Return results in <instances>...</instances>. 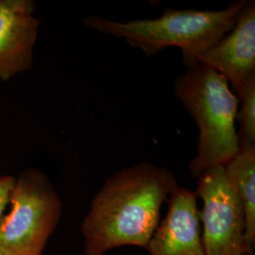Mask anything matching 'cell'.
Returning a JSON list of instances; mask_svg holds the SVG:
<instances>
[{"mask_svg": "<svg viewBox=\"0 0 255 255\" xmlns=\"http://www.w3.org/2000/svg\"><path fill=\"white\" fill-rule=\"evenodd\" d=\"M197 179L205 255H254L247 243L245 209L224 166L213 167Z\"/></svg>", "mask_w": 255, "mask_h": 255, "instance_id": "obj_5", "label": "cell"}, {"mask_svg": "<svg viewBox=\"0 0 255 255\" xmlns=\"http://www.w3.org/2000/svg\"><path fill=\"white\" fill-rule=\"evenodd\" d=\"M0 255H2V254H0Z\"/></svg>", "mask_w": 255, "mask_h": 255, "instance_id": "obj_12", "label": "cell"}, {"mask_svg": "<svg viewBox=\"0 0 255 255\" xmlns=\"http://www.w3.org/2000/svg\"><path fill=\"white\" fill-rule=\"evenodd\" d=\"M168 210L150 238V255H205L196 193L176 186L166 200Z\"/></svg>", "mask_w": 255, "mask_h": 255, "instance_id": "obj_7", "label": "cell"}, {"mask_svg": "<svg viewBox=\"0 0 255 255\" xmlns=\"http://www.w3.org/2000/svg\"><path fill=\"white\" fill-rule=\"evenodd\" d=\"M221 75L235 94L255 77V2L247 1L233 28L198 58Z\"/></svg>", "mask_w": 255, "mask_h": 255, "instance_id": "obj_6", "label": "cell"}, {"mask_svg": "<svg viewBox=\"0 0 255 255\" xmlns=\"http://www.w3.org/2000/svg\"><path fill=\"white\" fill-rule=\"evenodd\" d=\"M246 2L238 0L220 10L167 8L160 17L127 22L91 15L84 18L83 24L103 34L125 39L148 57L176 46L182 51L183 64L189 67L233 28Z\"/></svg>", "mask_w": 255, "mask_h": 255, "instance_id": "obj_2", "label": "cell"}, {"mask_svg": "<svg viewBox=\"0 0 255 255\" xmlns=\"http://www.w3.org/2000/svg\"><path fill=\"white\" fill-rule=\"evenodd\" d=\"M15 182V178L10 175H0V220L8 206L10 192Z\"/></svg>", "mask_w": 255, "mask_h": 255, "instance_id": "obj_11", "label": "cell"}, {"mask_svg": "<svg viewBox=\"0 0 255 255\" xmlns=\"http://www.w3.org/2000/svg\"><path fill=\"white\" fill-rule=\"evenodd\" d=\"M237 189L246 214V240L254 252L255 245V145L240 146L238 152L223 165Z\"/></svg>", "mask_w": 255, "mask_h": 255, "instance_id": "obj_9", "label": "cell"}, {"mask_svg": "<svg viewBox=\"0 0 255 255\" xmlns=\"http://www.w3.org/2000/svg\"><path fill=\"white\" fill-rule=\"evenodd\" d=\"M32 0H0V80L31 69L40 21Z\"/></svg>", "mask_w": 255, "mask_h": 255, "instance_id": "obj_8", "label": "cell"}, {"mask_svg": "<svg viewBox=\"0 0 255 255\" xmlns=\"http://www.w3.org/2000/svg\"><path fill=\"white\" fill-rule=\"evenodd\" d=\"M178 185L170 170L148 162L112 175L82 221L83 255H104L119 247L146 249L164 201Z\"/></svg>", "mask_w": 255, "mask_h": 255, "instance_id": "obj_1", "label": "cell"}, {"mask_svg": "<svg viewBox=\"0 0 255 255\" xmlns=\"http://www.w3.org/2000/svg\"><path fill=\"white\" fill-rule=\"evenodd\" d=\"M239 105L237 122V136L240 146L255 145V77L250 79L236 93Z\"/></svg>", "mask_w": 255, "mask_h": 255, "instance_id": "obj_10", "label": "cell"}, {"mask_svg": "<svg viewBox=\"0 0 255 255\" xmlns=\"http://www.w3.org/2000/svg\"><path fill=\"white\" fill-rule=\"evenodd\" d=\"M173 89L199 129L197 154L188 165L197 179L211 168L228 163L238 152L239 101L221 75L201 64L187 67L175 80Z\"/></svg>", "mask_w": 255, "mask_h": 255, "instance_id": "obj_3", "label": "cell"}, {"mask_svg": "<svg viewBox=\"0 0 255 255\" xmlns=\"http://www.w3.org/2000/svg\"><path fill=\"white\" fill-rule=\"evenodd\" d=\"M9 212L0 220V254L43 255L62 217L63 204L46 174L19 173L10 192Z\"/></svg>", "mask_w": 255, "mask_h": 255, "instance_id": "obj_4", "label": "cell"}]
</instances>
